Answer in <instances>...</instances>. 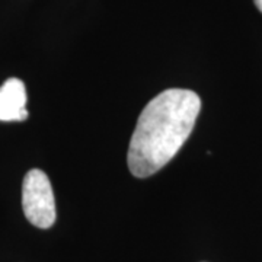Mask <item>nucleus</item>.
<instances>
[{"instance_id": "f257e3e1", "label": "nucleus", "mask_w": 262, "mask_h": 262, "mask_svg": "<svg viewBox=\"0 0 262 262\" xmlns=\"http://www.w3.org/2000/svg\"><path fill=\"white\" fill-rule=\"evenodd\" d=\"M200 96L188 89H166L141 111L128 147V168L147 178L168 165L194 130Z\"/></svg>"}, {"instance_id": "f03ea898", "label": "nucleus", "mask_w": 262, "mask_h": 262, "mask_svg": "<svg viewBox=\"0 0 262 262\" xmlns=\"http://www.w3.org/2000/svg\"><path fill=\"white\" fill-rule=\"evenodd\" d=\"M22 207L31 225L48 229L56 222V200L48 177L39 169H32L24 178Z\"/></svg>"}, {"instance_id": "7ed1b4c3", "label": "nucleus", "mask_w": 262, "mask_h": 262, "mask_svg": "<svg viewBox=\"0 0 262 262\" xmlns=\"http://www.w3.org/2000/svg\"><path fill=\"white\" fill-rule=\"evenodd\" d=\"M27 89L20 79H8L0 88V121H25Z\"/></svg>"}, {"instance_id": "20e7f679", "label": "nucleus", "mask_w": 262, "mask_h": 262, "mask_svg": "<svg viewBox=\"0 0 262 262\" xmlns=\"http://www.w3.org/2000/svg\"><path fill=\"white\" fill-rule=\"evenodd\" d=\"M253 2H255L256 8H258V9H259L262 12V0H253Z\"/></svg>"}]
</instances>
